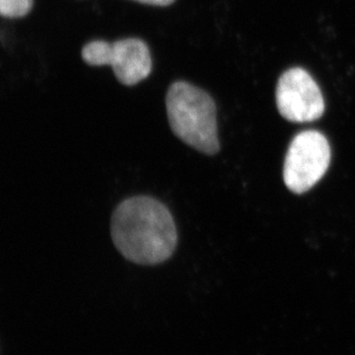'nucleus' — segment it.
I'll list each match as a JSON object with an SVG mask.
<instances>
[{"label":"nucleus","instance_id":"1","mask_svg":"<svg viewBox=\"0 0 355 355\" xmlns=\"http://www.w3.org/2000/svg\"><path fill=\"white\" fill-rule=\"evenodd\" d=\"M113 243L125 259L156 266L175 253L178 232L171 212L149 196H135L121 202L111 220Z\"/></svg>","mask_w":355,"mask_h":355},{"label":"nucleus","instance_id":"2","mask_svg":"<svg viewBox=\"0 0 355 355\" xmlns=\"http://www.w3.org/2000/svg\"><path fill=\"white\" fill-rule=\"evenodd\" d=\"M166 111L172 132L182 142L202 154L218 153L217 113L208 92L184 81L175 83L166 96Z\"/></svg>","mask_w":355,"mask_h":355},{"label":"nucleus","instance_id":"3","mask_svg":"<svg viewBox=\"0 0 355 355\" xmlns=\"http://www.w3.org/2000/svg\"><path fill=\"white\" fill-rule=\"evenodd\" d=\"M331 161L327 137L318 130H304L291 142L284 162L283 178L294 194H304L324 177Z\"/></svg>","mask_w":355,"mask_h":355},{"label":"nucleus","instance_id":"4","mask_svg":"<svg viewBox=\"0 0 355 355\" xmlns=\"http://www.w3.org/2000/svg\"><path fill=\"white\" fill-rule=\"evenodd\" d=\"M83 59L90 66H111L118 81L125 86H135L153 69L149 48L139 38L114 43L90 42L83 46Z\"/></svg>","mask_w":355,"mask_h":355},{"label":"nucleus","instance_id":"5","mask_svg":"<svg viewBox=\"0 0 355 355\" xmlns=\"http://www.w3.org/2000/svg\"><path fill=\"white\" fill-rule=\"evenodd\" d=\"M277 107L280 116L292 123L320 119L325 110L324 98L318 83L306 69H287L278 80Z\"/></svg>","mask_w":355,"mask_h":355},{"label":"nucleus","instance_id":"6","mask_svg":"<svg viewBox=\"0 0 355 355\" xmlns=\"http://www.w3.org/2000/svg\"><path fill=\"white\" fill-rule=\"evenodd\" d=\"M33 7V0H0V17L17 19L27 15Z\"/></svg>","mask_w":355,"mask_h":355},{"label":"nucleus","instance_id":"7","mask_svg":"<svg viewBox=\"0 0 355 355\" xmlns=\"http://www.w3.org/2000/svg\"><path fill=\"white\" fill-rule=\"evenodd\" d=\"M135 1L147 3V5H154V6H168V5H171L175 0H135Z\"/></svg>","mask_w":355,"mask_h":355}]
</instances>
